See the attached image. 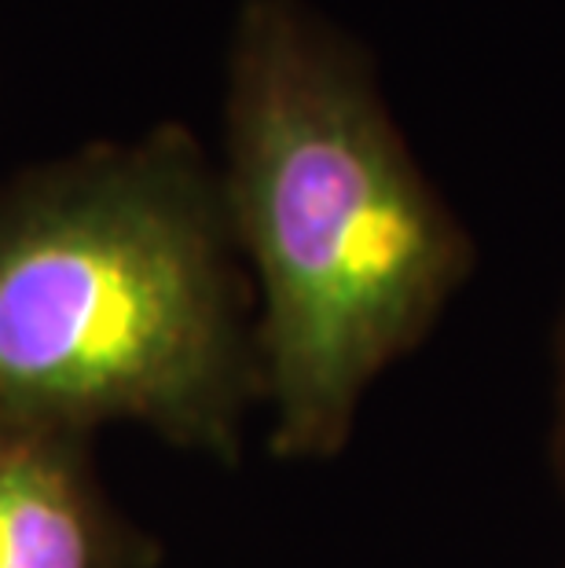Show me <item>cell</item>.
<instances>
[{"mask_svg": "<svg viewBox=\"0 0 565 568\" xmlns=\"http://www.w3.org/2000/svg\"><path fill=\"white\" fill-rule=\"evenodd\" d=\"M218 180L254 290L269 452L331 463L375 382L474 280V235L407 148L367 48L305 0L235 11Z\"/></svg>", "mask_w": 565, "mask_h": 568, "instance_id": "obj_1", "label": "cell"}, {"mask_svg": "<svg viewBox=\"0 0 565 568\" xmlns=\"http://www.w3.org/2000/svg\"><path fill=\"white\" fill-rule=\"evenodd\" d=\"M261 410L254 290L184 122L0 180V422L140 426L239 466Z\"/></svg>", "mask_w": 565, "mask_h": 568, "instance_id": "obj_2", "label": "cell"}, {"mask_svg": "<svg viewBox=\"0 0 565 568\" xmlns=\"http://www.w3.org/2000/svg\"><path fill=\"white\" fill-rule=\"evenodd\" d=\"M92 444L0 422V568H162V542L111 499Z\"/></svg>", "mask_w": 565, "mask_h": 568, "instance_id": "obj_3", "label": "cell"}, {"mask_svg": "<svg viewBox=\"0 0 565 568\" xmlns=\"http://www.w3.org/2000/svg\"><path fill=\"white\" fill-rule=\"evenodd\" d=\"M551 463L565 495V301L555 323V342H551Z\"/></svg>", "mask_w": 565, "mask_h": 568, "instance_id": "obj_4", "label": "cell"}]
</instances>
